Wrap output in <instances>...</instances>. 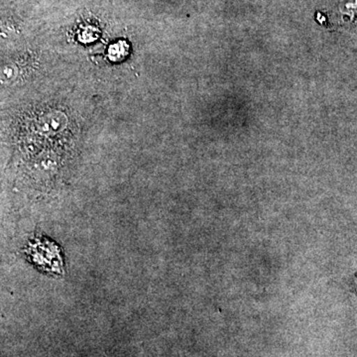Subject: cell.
<instances>
[{
  "label": "cell",
  "mask_w": 357,
  "mask_h": 357,
  "mask_svg": "<svg viewBox=\"0 0 357 357\" xmlns=\"http://www.w3.org/2000/svg\"><path fill=\"white\" fill-rule=\"evenodd\" d=\"M26 258L39 271L50 276L60 277L65 273L64 257L60 246L47 237L34 236L24 249Z\"/></svg>",
  "instance_id": "cell-1"
}]
</instances>
